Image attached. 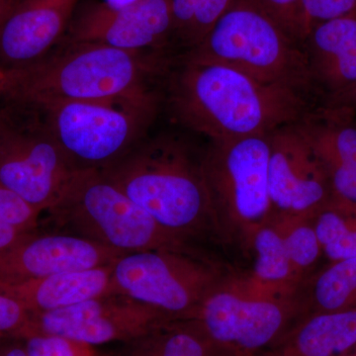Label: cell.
Wrapping results in <instances>:
<instances>
[{"instance_id":"obj_1","label":"cell","mask_w":356,"mask_h":356,"mask_svg":"<svg viewBox=\"0 0 356 356\" xmlns=\"http://www.w3.org/2000/svg\"><path fill=\"white\" fill-rule=\"evenodd\" d=\"M170 103L180 123L212 142L268 136L313 108L303 91L261 83L227 65L184 58L172 77Z\"/></svg>"},{"instance_id":"obj_2","label":"cell","mask_w":356,"mask_h":356,"mask_svg":"<svg viewBox=\"0 0 356 356\" xmlns=\"http://www.w3.org/2000/svg\"><path fill=\"white\" fill-rule=\"evenodd\" d=\"M202 156L172 137L143 140L100 170L165 231L189 245L215 233Z\"/></svg>"},{"instance_id":"obj_3","label":"cell","mask_w":356,"mask_h":356,"mask_svg":"<svg viewBox=\"0 0 356 356\" xmlns=\"http://www.w3.org/2000/svg\"><path fill=\"white\" fill-rule=\"evenodd\" d=\"M149 54L81 42H60L57 50L23 69L7 72L2 98L26 109L76 100L154 95L156 69Z\"/></svg>"},{"instance_id":"obj_4","label":"cell","mask_w":356,"mask_h":356,"mask_svg":"<svg viewBox=\"0 0 356 356\" xmlns=\"http://www.w3.org/2000/svg\"><path fill=\"white\" fill-rule=\"evenodd\" d=\"M40 228L83 238L121 254L196 250L165 231L100 170H74Z\"/></svg>"},{"instance_id":"obj_5","label":"cell","mask_w":356,"mask_h":356,"mask_svg":"<svg viewBox=\"0 0 356 356\" xmlns=\"http://www.w3.org/2000/svg\"><path fill=\"white\" fill-rule=\"evenodd\" d=\"M184 58L227 65L261 83L308 95L314 88L302 44L259 0H234Z\"/></svg>"},{"instance_id":"obj_6","label":"cell","mask_w":356,"mask_h":356,"mask_svg":"<svg viewBox=\"0 0 356 356\" xmlns=\"http://www.w3.org/2000/svg\"><path fill=\"white\" fill-rule=\"evenodd\" d=\"M156 105L152 95L55 102L27 110L41 118L72 170H102L145 139Z\"/></svg>"},{"instance_id":"obj_7","label":"cell","mask_w":356,"mask_h":356,"mask_svg":"<svg viewBox=\"0 0 356 356\" xmlns=\"http://www.w3.org/2000/svg\"><path fill=\"white\" fill-rule=\"evenodd\" d=\"M269 152L268 135L212 142L203 154L215 232L245 250L257 229L273 218Z\"/></svg>"},{"instance_id":"obj_8","label":"cell","mask_w":356,"mask_h":356,"mask_svg":"<svg viewBox=\"0 0 356 356\" xmlns=\"http://www.w3.org/2000/svg\"><path fill=\"white\" fill-rule=\"evenodd\" d=\"M294 295L250 275L224 276L194 318L220 346L240 356H262L292 329L299 312Z\"/></svg>"},{"instance_id":"obj_9","label":"cell","mask_w":356,"mask_h":356,"mask_svg":"<svg viewBox=\"0 0 356 356\" xmlns=\"http://www.w3.org/2000/svg\"><path fill=\"white\" fill-rule=\"evenodd\" d=\"M224 276L196 250H152L121 255L112 264L114 294L161 312L170 320L194 318Z\"/></svg>"},{"instance_id":"obj_10","label":"cell","mask_w":356,"mask_h":356,"mask_svg":"<svg viewBox=\"0 0 356 356\" xmlns=\"http://www.w3.org/2000/svg\"><path fill=\"white\" fill-rule=\"evenodd\" d=\"M0 140V186L43 214L74 172L41 121L21 119L17 107ZM29 111V110H28Z\"/></svg>"},{"instance_id":"obj_11","label":"cell","mask_w":356,"mask_h":356,"mask_svg":"<svg viewBox=\"0 0 356 356\" xmlns=\"http://www.w3.org/2000/svg\"><path fill=\"white\" fill-rule=\"evenodd\" d=\"M168 321L172 320L151 307L123 295L110 294L62 310L30 313L27 336L57 334L96 348L126 343Z\"/></svg>"},{"instance_id":"obj_12","label":"cell","mask_w":356,"mask_h":356,"mask_svg":"<svg viewBox=\"0 0 356 356\" xmlns=\"http://www.w3.org/2000/svg\"><path fill=\"white\" fill-rule=\"evenodd\" d=\"M173 39L170 0H139L123 7L102 0L79 4L62 42H81L149 54Z\"/></svg>"},{"instance_id":"obj_13","label":"cell","mask_w":356,"mask_h":356,"mask_svg":"<svg viewBox=\"0 0 356 356\" xmlns=\"http://www.w3.org/2000/svg\"><path fill=\"white\" fill-rule=\"evenodd\" d=\"M268 192L273 217L313 218L332 197L324 168L295 128L269 135Z\"/></svg>"},{"instance_id":"obj_14","label":"cell","mask_w":356,"mask_h":356,"mask_svg":"<svg viewBox=\"0 0 356 356\" xmlns=\"http://www.w3.org/2000/svg\"><path fill=\"white\" fill-rule=\"evenodd\" d=\"M121 254L79 236L39 228L0 252V285L113 264Z\"/></svg>"},{"instance_id":"obj_15","label":"cell","mask_w":356,"mask_h":356,"mask_svg":"<svg viewBox=\"0 0 356 356\" xmlns=\"http://www.w3.org/2000/svg\"><path fill=\"white\" fill-rule=\"evenodd\" d=\"M81 0H18L0 24V67L23 69L62 42Z\"/></svg>"},{"instance_id":"obj_16","label":"cell","mask_w":356,"mask_h":356,"mask_svg":"<svg viewBox=\"0 0 356 356\" xmlns=\"http://www.w3.org/2000/svg\"><path fill=\"white\" fill-rule=\"evenodd\" d=\"M294 126L324 168L332 196L356 204L355 109L336 104L312 108Z\"/></svg>"},{"instance_id":"obj_17","label":"cell","mask_w":356,"mask_h":356,"mask_svg":"<svg viewBox=\"0 0 356 356\" xmlns=\"http://www.w3.org/2000/svg\"><path fill=\"white\" fill-rule=\"evenodd\" d=\"M314 88L343 95L356 84V13L313 26L302 43Z\"/></svg>"},{"instance_id":"obj_18","label":"cell","mask_w":356,"mask_h":356,"mask_svg":"<svg viewBox=\"0 0 356 356\" xmlns=\"http://www.w3.org/2000/svg\"><path fill=\"white\" fill-rule=\"evenodd\" d=\"M111 267L109 264L54 274L18 284L0 285V292L17 300L29 313L62 310L90 299L114 294Z\"/></svg>"},{"instance_id":"obj_19","label":"cell","mask_w":356,"mask_h":356,"mask_svg":"<svg viewBox=\"0 0 356 356\" xmlns=\"http://www.w3.org/2000/svg\"><path fill=\"white\" fill-rule=\"evenodd\" d=\"M356 346V309L308 314L262 356H339Z\"/></svg>"},{"instance_id":"obj_20","label":"cell","mask_w":356,"mask_h":356,"mask_svg":"<svg viewBox=\"0 0 356 356\" xmlns=\"http://www.w3.org/2000/svg\"><path fill=\"white\" fill-rule=\"evenodd\" d=\"M113 356H240L220 346L195 318L172 320L121 344Z\"/></svg>"},{"instance_id":"obj_21","label":"cell","mask_w":356,"mask_h":356,"mask_svg":"<svg viewBox=\"0 0 356 356\" xmlns=\"http://www.w3.org/2000/svg\"><path fill=\"white\" fill-rule=\"evenodd\" d=\"M254 254L252 280L264 286L296 292L301 275L292 266L282 236L273 220L257 229L250 243Z\"/></svg>"},{"instance_id":"obj_22","label":"cell","mask_w":356,"mask_h":356,"mask_svg":"<svg viewBox=\"0 0 356 356\" xmlns=\"http://www.w3.org/2000/svg\"><path fill=\"white\" fill-rule=\"evenodd\" d=\"M312 221L330 261L356 257V204L332 196Z\"/></svg>"},{"instance_id":"obj_23","label":"cell","mask_w":356,"mask_h":356,"mask_svg":"<svg viewBox=\"0 0 356 356\" xmlns=\"http://www.w3.org/2000/svg\"><path fill=\"white\" fill-rule=\"evenodd\" d=\"M309 313L356 309V257L332 261L312 281Z\"/></svg>"},{"instance_id":"obj_24","label":"cell","mask_w":356,"mask_h":356,"mask_svg":"<svg viewBox=\"0 0 356 356\" xmlns=\"http://www.w3.org/2000/svg\"><path fill=\"white\" fill-rule=\"evenodd\" d=\"M234 0H170L173 39L187 50L202 41Z\"/></svg>"},{"instance_id":"obj_25","label":"cell","mask_w":356,"mask_h":356,"mask_svg":"<svg viewBox=\"0 0 356 356\" xmlns=\"http://www.w3.org/2000/svg\"><path fill=\"white\" fill-rule=\"evenodd\" d=\"M273 221L280 231L292 266L302 276L323 254L312 218L278 216Z\"/></svg>"},{"instance_id":"obj_26","label":"cell","mask_w":356,"mask_h":356,"mask_svg":"<svg viewBox=\"0 0 356 356\" xmlns=\"http://www.w3.org/2000/svg\"><path fill=\"white\" fill-rule=\"evenodd\" d=\"M42 213L0 186V252L40 227Z\"/></svg>"},{"instance_id":"obj_27","label":"cell","mask_w":356,"mask_h":356,"mask_svg":"<svg viewBox=\"0 0 356 356\" xmlns=\"http://www.w3.org/2000/svg\"><path fill=\"white\" fill-rule=\"evenodd\" d=\"M27 356H99L95 346L50 334H31L23 339Z\"/></svg>"},{"instance_id":"obj_28","label":"cell","mask_w":356,"mask_h":356,"mask_svg":"<svg viewBox=\"0 0 356 356\" xmlns=\"http://www.w3.org/2000/svg\"><path fill=\"white\" fill-rule=\"evenodd\" d=\"M285 31L299 44L303 43L308 34V27L301 0H259Z\"/></svg>"},{"instance_id":"obj_29","label":"cell","mask_w":356,"mask_h":356,"mask_svg":"<svg viewBox=\"0 0 356 356\" xmlns=\"http://www.w3.org/2000/svg\"><path fill=\"white\" fill-rule=\"evenodd\" d=\"M30 313L17 300L0 292V339L27 336Z\"/></svg>"},{"instance_id":"obj_30","label":"cell","mask_w":356,"mask_h":356,"mask_svg":"<svg viewBox=\"0 0 356 356\" xmlns=\"http://www.w3.org/2000/svg\"><path fill=\"white\" fill-rule=\"evenodd\" d=\"M308 33L324 21L356 13V0H301Z\"/></svg>"},{"instance_id":"obj_31","label":"cell","mask_w":356,"mask_h":356,"mask_svg":"<svg viewBox=\"0 0 356 356\" xmlns=\"http://www.w3.org/2000/svg\"><path fill=\"white\" fill-rule=\"evenodd\" d=\"M0 356H27L23 339L20 337L0 339Z\"/></svg>"},{"instance_id":"obj_32","label":"cell","mask_w":356,"mask_h":356,"mask_svg":"<svg viewBox=\"0 0 356 356\" xmlns=\"http://www.w3.org/2000/svg\"><path fill=\"white\" fill-rule=\"evenodd\" d=\"M331 104L346 105V106L356 110V84L343 95L332 99Z\"/></svg>"},{"instance_id":"obj_33","label":"cell","mask_w":356,"mask_h":356,"mask_svg":"<svg viewBox=\"0 0 356 356\" xmlns=\"http://www.w3.org/2000/svg\"><path fill=\"white\" fill-rule=\"evenodd\" d=\"M10 105L4 102V104L2 105V106H0V140H1V137L2 135H3L4 130H6L7 123H8L9 118H10Z\"/></svg>"},{"instance_id":"obj_34","label":"cell","mask_w":356,"mask_h":356,"mask_svg":"<svg viewBox=\"0 0 356 356\" xmlns=\"http://www.w3.org/2000/svg\"><path fill=\"white\" fill-rule=\"evenodd\" d=\"M17 2L18 0H0V24Z\"/></svg>"},{"instance_id":"obj_35","label":"cell","mask_w":356,"mask_h":356,"mask_svg":"<svg viewBox=\"0 0 356 356\" xmlns=\"http://www.w3.org/2000/svg\"><path fill=\"white\" fill-rule=\"evenodd\" d=\"M102 2L106 3L107 6L112 7H123L130 6V4L135 3L139 0H102Z\"/></svg>"},{"instance_id":"obj_36","label":"cell","mask_w":356,"mask_h":356,"mask_svg":"<svg viewBox=\"0 0 356 356\" xmlns=\"http://www.w3.org/2000/svg\"><path fill=\"white\" fill-rule=\"evenodd\" d=\"M7 77H8V74H7V72L2 69L0 67V96L3 93L4 89H6V86L7 83Z\"/></svg>"},{"instance_id":"obj_37","label":"cell","mask_w":356,"mask_h":356,"mask_svg":"<svg viewBox=\"0 0 356 356\" xmlns=\"http://www.w3.org/2000/svg\"><path fill=\"white\" fill-rule=\"evenodd\" d=\"M350 353L353 356H356V346L353 350L350 351Z\"/></svg>"},{"instance_id":"obj_38","label":"cell","mask_w":356,"mask_h":356,"mask_svg":"<svg viewBox=\"0 0 356 356\" xmlns=\"http://www.w3.org/2000/svg\"><path fill=\"white\" fill-rule=\"evenodd\" d=\"M339 356H353V355H351L350 353H346V355H339Z\"/></svg>"},{"instance_id":"obj_39","label":"cell","mask_w":356,"mask_h":356,"mask_svg":"<svg viewBox=\"0 0 356 356\" xmlns=\"http://www.w3.org/2000/svg\"><path fill=\"white\" fill-rule=\"evenodd\" d=\"M99 356H113V355H103V353H102V355H100Z\"/></svg>"}]
</instances>
